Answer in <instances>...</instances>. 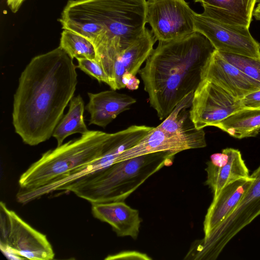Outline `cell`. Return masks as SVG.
I'll return each mask as SVG.
<instances>
[{
    "label": "cell",
    "instance_id": "cell-1",
    "mask_svg": "<svg viewBox=\"0 0 260 260\" xmlns=\"http://www.w3.org/2000/svg\"><path fill=\"white\" fill-rule=\"evenodd\" d=\"M77 66L59 46L33 57L14 95L12 123L23 142L46 141L63 116L78 83Z\"/></svg>",
    "mask_w": 260,
    "mask_h": 260
},
{
    "label": "cell",
    "instance_id": "cell-2",
    "mask_svg": "<svg viewBox=\"0 0 260 260\" xmlns=\"http://www.w3.org/2000/svg\"><path fill=\"white\" fill-rule=\"evenodd\" d=\"M215 48L203 35L158 41L139 72L150 106L165 119L186 95L194 92Z\"/></svg>",
    "mask_w": 260,
    "mask_h": 260
},
{
    "label": "cell",
    "instance_id": "cell-3",
    "mask_svg": "<svg viewBox=\"0 0 260 260\" xmlns=\"http://www.w3.org/2000/svg\"><path fill=\"white\" fill-rule=\"evenodd\" d=\"M146 1L69 0L58 21L62 29L79 34L93 44L104 40L106 46L119 55L146 28Z\"/></svg>",
    "mask_w": 260,
    "mask_h": 260
},
{
    "label": "cell",
    "instance_id": "cell-4",
    "mask_svg": "<svg viewBox=\"0 0 260 260\" xmlns=\"http://www.w3.org/2000/svg\"><path fill=\"white\" fill-rule=\"evenodd\" d=\"M175 155L159 151L116 162L68 184L60 190L73 192L91 204L124 201L151 176L171 165Z\"/></svg>",
    "mask_w": 260,
    "mask_h": 260
},
{
    "label": "cell",
    "instance_id": "cell-5",
    "mask_svg": "<svg viewBox=\"0 0 260 260\" xmlns=\"http://www.w3.org/2000/svg\"><path fill=\"white\" fill-rule=\"evenodd\" d=\"M116 133L89 131L47 151L20 176V189L30 190L66 177L97 159L110 148Z\"/></svg>",
    "mask_w": 260,
    "mask_h": 260
},
{
    "label": "cell",
    "instance_id": "cell-6",
    "mask_svg": "<svg viewBox=\"0 0 260 260\" xmlns=\"http://www.w3.org/2000/svg\"><path fill=\"white\" fill-rule=\"evenodd\" d=\"M254 180L232 213L206 238L197 240L185 259L214 260L244 228L260 215V166Z\"/></svg>",
    "mask_w": 260,
    "mask_h": 260
},
{
    "label": "cell",
    "instance_id": "cell-7",
    "mask_svg": "<svg viewBox=\"0 0 260 260\" xmlns=\"http://www.w3.org/2000/svg\"><path fill=\"white\" fill-rule=\"evenodd\" d=\"M0 215L1 249L6 256L32 260L54 258V252L46 236L31 227L3 202L0 203Z\"/></svg>",
    "mask_w": 260,
    "mask_h": 260
},
{
    "label": "cell",
    "instance_id": "cell-8",
    "mask_svg": "<svg viewBox=\"0 0 260 260\" xmlns=\"http://www.w3.org/2000/svg\"><path fill=\"white\" fill-rule=\"evenodd\" d=\"M194 13L185 0L146 1V21L158 41L178 39L193 32Z\"/></svg>",
    "mask_w": 260,
    "mask_h": 260
},
{
    "label": "cell",
    "instance_id": "cell-9",
    "mask_svg": "<svg viewBox=\"0 0 260 260\" xmlns=\"http://www.w3.org/2000/svg\"><path fill=\"white\" fill-rule=\"evenodd\" d=\"M194 31L205 36L215 50L251 57H260V44L251 36L249 28L226 24L203 13H194Z\"/></svg>",
    "mask_w": 260,
    "mask_h": 260
},
{
    "label": "cell",
    "instance_id": "cell-10",
    "mask_svg": "<svg viewBox=\"0 0 260 260\" xmlns=\"http://www.w3.org/2000/svg\"><path fill=\"white\" fill-rule=\"evenodd\" d=\"M243 108L237 99L212 82L202 80L194 92L189 117L197 129L216 126Z\"/></svg>",
    "mask_w": 260,
    "mask_h": 260
},
{
    "label": "cell",
    "instance_id": "cell-11",
    "mask_svg": "<svg viewBox=\"0 0 260 260\" xmlns=\"http://www.w3.org/2000/svg\"><path fill=\"white\" fill-rule=\"evenodd\" d=\"M206 145L203 129L194 128L182 134H172L157 126L153 127L136 145L120 154L116 162L159 151L176 154L188 149L203 148Z\"/></svg>",
    "mask_w": 260,
    "mask_h": 260
},
{
    "label": "cell",
    "instance_id": "cell-12",
    "mask_svg": "<svg viewBox=\"0 0 260 260\" xmlns=\"http://www.w3.org/2000/svg\"><path fill=\"white\" fill-rule=\"evenodd\" d=\"M202 79L212 82L239 100L260 89L259 82L225 60L216 50L203 70Z\"/></svg>",
    "mask_w": 260,
    "mask_h": 260
},
{
    "label": "cell",
    "instance_id": "cell-13",
    "mask_svg": "<svg viewBox=\"0 0 260 260\" xmlns=\"http://www.w3.org/2000/svg\"><path fill=\"white\" fill-rule=\"evenodd\" d=\"M207 180L205 184L211 189L213 197L228 185L250 177L248 168L238 149L227 148L213 154L206 163Z\"/></svg>",
    "mask_w": 260,
    "mask_h": 260
},
{
    "label": "cell",
    "instance_id": "cell-14",
    "mask_svg": "<svg viewBox=\"0 0 260 260\" xmlns=\"http://www.w3.org/2000/svg\"><path fill=\"white\" fill-rule=\"evenodd\" d=\"M251 175L228 185L213 197L205 215L203 230L204 237H207L233 211L247 190L254 182Z\"/></svg>",
    "mask_w": 260,
    "mask_h": 260
},
{
    "label": "cell",
    "instance_id": "cell-15",
    "mask_svg": "<svg viewBox=\"0 0 260 260\" xmlns=\"http://www.w3.org/2000/svg\"><path fill=\"white\" fill-rule=\"evenodd\" d=\"M91 212L94 217L110 224L117 236L137 238L142 221L139 212L124 201L92 204Z\"/></svg>",
    "mask_w": 260,
    "mask_h": 260
},
{
    "label": "cell",
    "instance_id": "cell-16",
    "mask_svg": "<svg viewBox=\"0 0 260 260\" xmlns=\"http://www.w3.org/2000/svg\"><path fill=\"white\" fill-rule=\"evenodd\" d=\"M89 101L85 109L90 114L89 125L105 127L119 114L129 109L136 100L112 89L87 93Z\"/></svg>",
    "mask_w": 260,
    "mask_h": 260
},
{
    "label": "cell",
    "instance_id": "cell-17",
    "mask_svg": "<svg viewBox=\"0 0 260 260\" xmlns=\"http://www.w3.org/2000/svg\"><path fill=\"white\" fill-rule=\"evenodd\" d=\"M156 41L151 30L146 28L143 34L119 54L114 64L112 89L124 88L122 77L126 72L136 76L139 73L141 66L153 50Z\"/></svg>",
    "mask_w": 260,
    "mask_h": 260
},
{
    "label": "cell",
    "instance_id": "cell-18",
    "mask_svg": "<svg viewBox=\"0 0 260 260\" xmlns=\"http://www.w3.org/2000/svg\"><path fill=\"white\" fill-rule=\"evenodd\" d=\"M257 0H194L203 13L221 22L249 27Z\"/></svg>",
    "mask_w": 260,
    "mask_h": 260
},
{
    "label": "cell",
    "instance_id": "cell-19",
    "mask_svg": "<svg viewBox=\"0 0 260 260\" xmlns=\"http://www.w3.org/2000/svg\"><path fill=\"white\" fill-rule=\"evenodd\" d=\"M216 127L237 139L255 137L260 132V108L243 107Z\"/></svg>",
    "mask_w": 260,
    "mask_h": 260
},
{
    "label": "cell",
    "instance_id": "cell-20",
    "mask_svg": "<svg viewBox=\"0 0 260 260\" xmlns=\"http://www.w3.org/2000/svg\"><path fill=\"white\" fill-rule=\"evenodd\" d=\"M69 104L68 111L63 116L53 133L52 137L57 141V146L62 145L63 141L73 134L83 135L89 131L84 119L85 107L81 96L73 97Z\"/></svg>",
    "mask_w": 260,
    "mask_h": 260
},
{
    "label": "cell",
    "instance_id": "cell-21",
    "mask_svg": "<svg viewBox=\"0 0 260 260\" xmlns=\"http://www.w3.org/2000/svg\"><path fill=\"white\" fill-rule=\"evenodd\" d=\"M194 92H191L184 97L175 107L170 114L158 126L165 132L172 134H180L194 127L193 124L188 125L190 120L188 108L192 105Z\"/></svg>",
    "mask_w": 260,
    "mask_h": 260
},
{
    "label": "cell",
    "instance_id": "cell-22",
    "mask_svg": "<svg viewBox=\"0 0 260 260\" xmlns=\"http://www.w3.org/2000/svg\"><path fill=\"white\" fill-rule=\"evenodd\" d=\"M59 46L73 59L86 58L96 60V51L93 43L74 31L63 29Z\"/></svg>",
    "mask_w": 260,
    "mask_h": 260
},
{
    "label": "cell",
    "instance_id": "cell-23",
    "mask_svg": "<svg viewBox=\"0 0 260 260\" xmlns=\"http://www.w3.org/2000/svg\"><path fill=\"white\" fill-rule=\"evenodd\" d=\"M218 52L225 60L250 78L260 82V57L255 58L236 54Z\"/></svg>",
    "mask_w": 260,
    "mask_h": 260
},
{
    "label": "cell",
    "instance_id": "cell-24",
    "mask_svg": "<svg viewBox=\"0 0 260 260\" xmlns=\"http://www.w3.org/2000/svg\"><path fill=\"white\" fill-rule=\"evenodd\" d=\"M77 60L78 68L95 78L100 83L104 82L110 86V80L108 75L96 60L86 58H80Z\"/></svg>",
    "mask_w": 260,
    "mask_h": 260
},
{
    "label": "cell",
    "instance_id": "cell-25",
    "mask_svg": "<svg viewBox=\"0 0 260 260\" xmlns=\"http://www.w3.org/2000/svg\"><path fill=\"white\" fill-rule=\"evenodd\" d=\"M105 259H151L145 253H143L135 251H123L113 255L107 256Z\"/></svg>",
    "mask_w": 260,
    "mask_h": 260
},
{
    "label": "cell",
    "instance_id": "cell-26",
    "mask_svg": "<svg viewBox=\"0 0 260 260\" xmlns=\"http://www.w3.org/2000/svg\"><path fill=\"white\" fill-rule=\"evenodd\" d=\"M240 102L243 107L260 108V89L248 94Z\"/></svg>",
    "mask_w": 260,
    "mask_h": 260
},
{
    "label": "cell",
    "instance_id": "cell-27",
    "mask_svg": "<svg viewBox=\"0 0 260 260\" xmlns=\"http://www.w3.org/2000/svg\"><path fill=\"white\" fill-rule=\"evenodd\" d=\"M122 83L124 88L133 90L139 88L140 81L136 75L126 72L122 77Z\"/></svg>",
    "mask_w": 260,
    "mask_h": 260
},
{
    "label": "cell",
    "instance_id": "cell-28",
    "mask_svg": "<svg viewBox=\"0 0 260 260\" xmlns=\"http://www.w3.org/2000/svg\"><path fill=\"white\" fill-rule=\"evenodd\" d=\"M25 0H6L7 4L13 13H16Z\"/></svg>",
    "mask_w": 260,
    "mask_h": 260
},
{
    "label": "cell",
    "instance_id": "cell-29",
    "mask_svg": "<svg viewBox=\"0 0 260 260\" xmlns=\"http://www.w3.org/2000/svg\"><path fill=\"white\" fill-rule=\"evenodd\" d=\"M253 16L257 20L260 21V2L253 11Z\"/></svg>",
    "mask_w": 260,
    "mask_h": 260
}]
</instances>
